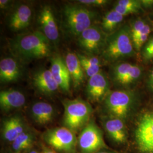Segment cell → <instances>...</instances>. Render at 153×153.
I'll return each mask as SVG.
<instances>
[{
    "instance_id": "6da1fadb",
    "label": "cell",
    "mask_w": 153,
    "mask_h": 153,
    "mask_svg": "<svg viewBox=\"0 0 153 153\" xmlns=\"http://www.w3.org/2000/svg\"><path fill=\"white\" fill-rule=\"evenodd\" d=\"M10 48L14 55L23 62L43 59L52 53L51 42L40 31L16 37L12 41Z\"/></svg>"
},
{
    "instance_id": "7a4b0ae2",
    "label": "cell",
    "mask_w": 153,
    "mask_h": 153,
    "mask_svg": "<svg viewBox=\"0 0 153 153\" xmlns=\"http://www.w3.org/2000/svg\"><path fill=\"white\" fill-rule=\"evenodd\" d=\"M137 99L134 93L126 90L110 91L104 99V108L108 117L126 122L136 109Z\"/></svg>"
},
{
    "instance_id": "3957f363",
    "label": "cell",
    "mask_w": 153,
    "mask_h": 153,
    "mask_svg": "<svg viewBox=\"0 0 153 153\" xmlns=\"http://www.w3.org/2000/svg\"><path fill=\"white\" fill-rule=\"evenodd\" d=\"M62 103L64 108V126L76 134L80 132L91 119L92 106L80 98L65 99Z\"/></svg>"
},
{
    "instance_id": "277c9868",
    "label": "cell",
    "mask_w": 153,
    "mask_h": 153,
    "mask_svg": "<svg viewBox=\"0 0 153 153\" xmlns=\"http://www.w3.org/2000/svg\"><path fill=\"white\" fill-rule=\"evenodd\" d=\"M133 48L131 30L124 26L107 38L103 55L105 60L115 61L133 55Z\"/></svg>"
},
{
    "instance_id": "5b68a950",
    "label": "cell",
    "mask_w": 153,
    "mask_h": 153,
    "mask_svg": "<svg viewBox=\"0 0 153 153\" xmlns=\"http://www.w3.org/2000/svg\"><path fill=\"white\" fill-rule=\"evenodd\" d=\"M63 16L68 31L71 35L78 36L92 26L95 15L93 11L84 6L68 5L64 8Z\"/></svg>"
},
{
    "instance_id": "8992f818",
    "label": "cell",
    "mask_w": 153,
    "mask_h": 153,
    "mask_svg": "<svg viewBox=\"0 0 153 153\" xmlns=\"http://www.w3.org/2000/svg\"><path fill=\"white\" fill-rule=\"evenodd\" d=\"M43 139L51 149L60 153H76L78 140L75 133L68 128L56 127L43 134Z\"/></svg>"
},
{
    "instance_id": "52a82bcc",
    "label": "cell",
    "mask_w": 153,
    "mask_h": 153,
    "mask_svg": "<svg viewBox=\"0 0 153 153\" xmlns=\"http://www.w3.org/2000/svg\"><path fill=\"white\" fill-rule=\"evenodd\" d=\"M135 148L138 153H153V110L140 116L133 132Z\"/></svg>"
},
{
    "instance_id": "ba28073f",
    "label": "cell",
    "mask_w": 153,
    "mask_h": 153,
    "mask_svg": "<svg viewBox=\"0 0 153 153\" xmlns=\"http://www.w3.org/2000/svg\"><path fill=\"white\" fill-rule=\"evenodd\" d=\"M77 140L81 153H97L109 148L104 141L102 130L92 119L79 132Z\"/></svg>"
},
{
    "instance_id": "9c48e42d",
    "label": "cell",
    "mask_w": 153,
    "mask_h": 153,
    "mask_svg": "<svg viewBox=\"0 0 153 153\" xmlns=\"http://www.w3.org/2000/svg\"><path fill=\"white\" fill-rule=\"evenodd\" d=\"M106 39L105 33L102 29L91 26L78 36V43L86 54L94 56L103 51Z\"/></svg>"
},
{
    "instance_id": "30bf717a",
    "label": "cell",
    "mask_w": 153,
    "mask_h": 153,
    "mask_svg": "<svg viewBox=\"0 0 153 153\" xmlns=\"http://www.w3.org/2000/svg\"><path fill=\"white\" fill-rule=\"evenodd\" d=\"M108 79L103 73L98 74L88 78L86 88L88 99L93 102H98L104 100L109 93Z\"/></svg>"
},
{
    "instance_id": "8fae6325",
    "label": "cell",
    "mask_w": 153,
    "mask_h": 153,
    "mask_svg": "<svg viewBox=\"0 0 153 153\" xmlns=\"http://www.w3.org/2000/svg\"><path fill=\"white\" fill-rule=\"evenodd\" d=\"M39 23L43 33L46 38L51 42H56L59 37V28L56 22L55 16L49 6H44L39 15Z\"/></svg>"
},
{
    "instance_id": "7c38bea8",
    "label": "cell",
    "mask_w": 153,
    "mask_h": 153,
    "mask_svg": "<svg viewBox=\"0 0 153 153\" xmlns=\"http://www.w3.org/2000/svg\"><path fill=\"white\" fill-rule=\"evenodd\" d=\"M103 127L110 140L116 144L123 145L128 142V132L124 121L107 117L104 120Z\"/></svg>"
},
{
    "instance_id": "4fadbf2b",
    "label": "cell",
    "mask_w": 153,
    "mask_h": 153,
    "mask_svg": "<svg viewBox=\"0 0 153 153\" xmlns=\"http://www.w3.org/2000/svg\"><path fill=\"white\" fill-rule=\"evenodd\" d=\"M50 71L60 89L64 93H69L71 79L64 60L59 56H56L51 60Z\"/></svg>"
},
{
    "instance_id": "5bb4252c",
    "label": "cell",
    "mask_w": 153,
    "mask_h": 153,
    "mask_svg": "<svg viewBox=\"0 0 153 153\" xmlns=\"http://www.w3.org/2000/svg\"><path fill=\"white\" fill-rule=\"evenodd\" d=\"M32 81L39 92L45 95H52L60 88L50 69H43L36 71Z\"/></svg>"
},
{
    "instance_id": "9a60e30c",
    "label": "cell",
    "mask_w": 153,
    "mask_h": 153,
    "mask_svg": "<svg viewBox=\"0 0 153 153\" xmlns=\"http://www.w3.org/2000/svg\"><path fill=\"white\" fill-rule=\"evenodd\" d=\"M32 18V9L26 4L16 7L10 15L8 25L11 30L18 32L25 29L30 25Z\"/></svg>"
},
{
    "instance_id": "2e32d148",
    "label": "cell",
    "mask_w": 153,
    "mask_h": 153,
    "mask_svg": "<svg viewBox=\"0 0 153 153\" xmlns=\"http://www.w3.org/2000/svg\"><path fill=\"white\" fill-rule=\"evenodd\" d=\"M27 129V126L22 116L14 115L3 121L2 136L4 141L12 143Z\"/></svg>"
},
{
    "instance_id": "e0dca14e",
    "label": "cell",
    "mask_w": 153,
    "mask_h": 153,
    "mask_svg": "<svg viewBox=\"0 0 153 153\" xmlns=\"http://www.w3.org/2000/svg\"><path fill=\"white\" fill-rule=\"evenodd\" d=\"M26 103L23 93L16 90H2L0 93V107L2 110L9 112L21 108Z\"/></svg>"
},
{
    "instance_id": "ac0fdd59",
    "label": "cell",
    "mask_w": 153,
    "mask_h": 153,
    "mask_svg": "<svg viewBox=\"0 0 153 153\" xmlns=\"http://www.w3.org/2000/svg\"><path fill=\"white\" fill-rule=\"evenodd\" d=\"M22 69L18 61L5 57L0 61V81L1 83L16 81L22 75Z\"/></svg>"
},
{
    "instance_id": "d6986e66",
    "label": "cell",
    "mask_w": 153,
    "mask_h": 153,
    "mask_svg": "<svg viewBox=\"0 0 153 153\" xmlns=\"http://www.w3.org/2000/svg\"><path fill=\"white\" fill-rule=\"evenodd\" d=\"M64 61L74 88H80L85 81V73L76 53L72 52L67 53Z\"/></svg>"
},
{
    "instance_id": "ffe728a7",
    "label": "cell",
    "mask_w": 153,
    "mask_h": 153,
    "mask_svg": "<svg viewBox=\"0 0 153 153\" xmlns=\"http://www.w3.org/2000/svg\"><path fill=\"white\" fill-rule=\"evenodd\" d=\"M54 107L45 102H38L33 104L31 115L34 121L39 125L45 126L51 123L54 119Z\"/></svg>"
},
{
    "instance_id": "44dd1931",
    "label": "cell",
    "mask_w": 153,
    "mask_h": 153,
    "mask_svg": "<svg viewBox=\"0 0 153 153\" xmlns=\"http://www.w3.org/2000/svg\"><path fill=\"white\" fill-rule=\"evenodd\" d=\"M35 141V133L28 129L11 143V149L15 153H21L30 151L32 149Z\"/></svg>"
},
{
    "instance_id": "7402d4cb",
    "label": "cell",
    "mask_w": 153,
    "mask_h": 153,
    "mask_svg": "<svg viewBox=\"0 0 153 153\" xmlns=\"http://www.w3.org/2000/svg\"><path fill=\"white\" fill-rule=\"evenodd\" d=\"M76 55L80 61L85 74L88 78L100 72V61L98 57L94 55L77 53Z\"/></svg>"
},
{
    "instance_id": "603a6c76",
    "label": "cell",
    "mask_w": 153,
    "mask_h": 153,
    "mask_svg": "<svg viewBox=\"0 0 153 153\" xmlns=\"http://www.w3.org/2000/svg\"><path fill=\"white\" fill-rule=\"evenodd\" d=\"M124 17L114 9L106 13L102 19L101 24L104 33L113 32L117 26L123 21Z\"/></svg>"
},
{
    "instance_id": "cb8c5ba5",
    "label": "cell",
    "mask_w": 153,
    "mask_h": 153,
    "mask_svg": "<svg viewBox=\"0 0 153 153\" xmlns=\"http://www.w3.org/2000/svg\"><path fill=\"white\" fill-rule=\"evenodd\" d=\"M134 65L127 63L121 62L116 64L112 70V78L114 81L119 85L126 76L128 75Z\"/></svg>"
},
{
    "instance_id": "d4e9b609",
    "label": "cell",
    "mask_w": 153,
    "mask_h": 153,
    "mask_svg": "<svg viewBox=\"0 0 153 153\" xmlns=\"http://www.w3.org/2000/svg\"><path fill=\"white\" fill-rule=\"evenodd\" d=\"M152 28L150 27V25L148 24H146L142 31L138 35L137 38L132 40L133 46L135 49L139 51L142 48L143 44L147 42L148 36L149 34L151 33Z\"/></svg>"
},
{
    "instance_id": "484cf974",
    "label": "cell",
    "mask_w": 153,
    "mask_h": 153,
    "mask_svg": "<svg viewBox=\"0 0 153 153\" xmlns=\"http://www.w3.org/2000/svg\"><path fill=\"white\" fill-rule=\"evenodd\" d=\"M141 69L140 67L134 65L128 75L120 83L121 86H128L131 83L136 82L141 76Z\"/></svg>"
},
{
    "instance_id": "4316f807",
    "label": "cell",
    "mask_w": 153,
    "mask_h": 153,
    "mask_svg": "<svg viewBox=\"0 0 153 153\" xmlns=\"http://www.w3.org/2000/svg\"><path fill=\"white\" fill-rule=\"evenodd\" d=\"M116 5L131 9L137 13L141 9L142 3L141 1L137 0H120L117 1Z\"/></svg>"
},
{
    "instance_id": "83f0119b",
    "label": "cell",
    "mask_w": 153,
    "mask_h": 153,
    "mask_svg": "<svg viewBox=\"0 0 153 153\" xmlns=\"http://www.w3.org/2000/svg\"><path fill=\"white\" fill-rule=\"evenodd\" d=\"M142 56L143 59L146 60L153 59V37L142 48Z\"/></svg>"
},
{
    "instance_id": "f1b7e54d",
    "label": "cell",
    "mask_w": 153,
    "mask_h": 153,
    "mask_svg": "<svg viewBox=\"0 0 153 153\" xmlns=\"http://www.w3.org/2000/svg\"><path fill=\"white\" fill-rule=\"evenodd\" d=\"M146 23L141 19H138L134 23L131 29L132 40L137 38L138 35L142 31Z\"/></svg>"
},
{
    "instance_id": "f546056e",
    "label": "cell",
    "mask_w": 153,
    "mask_h": 153,
    "mask_svg": "<svg viewBox=\"0 0 153 153\" xmlns=\"http://www.w3.org/2000/svg\"><path fill=\"white\" fill-rule=\"evenodd\" d=\"M78 2L82 5L87 6H102L108 3L106 0H80Z\"/></svg>"
},
{
    "instance_id": "4dcf8cb0",
    "label": "cell",
    "mask_w": 153,
    "mask_h": 153,
    "mask_svg": "<svg viewBox=\"0 0 153 153\" xmlns=\"http://www.w3.org/2000/svg\"><path fill=\"white\" fill-rule=\"evenodd\" d=\"M11 3V1L9 0H1L0 1V7L2 9H7Z\"/></svg>"
},
{
    "instance_id": "1f68e13d",
    "label": "cell",
    "mask_w": 153,
    "mask_h": 153,
    "mask_svg": "<svg viewBox=\"0 0 153 153\" xmlns=\"http://www.w3.org/2000/svg\"><path fill=\"white\" fill-rule=\"evenodd\" d=\"M148 85L150 88L153 91V69L151 71L148 80Z\"/></svg>"
},
{
    "instance_id": "d6a6232c",
    "label": "cell",
    "mask_w": 153,
    "mask_h": 153,
    "mask_svg": "<svg viewBox=\"0 0 153 153\" xmlns=\"http://www.w3.org/2000/svg\"><path fill=\"white\" fill-rule=\"evenodd\" d=\"M42 153H57L52 149H50L45 145H42Z\"/></svg>"
},
{
    "instance_id": "836d02e7",
    "label": "cell",
    "mask_w": 153,
    "mask_h": 153,
    "mask_svg": "<svg viewBox=\"0 0 153 153\" xmlns=\"http://www.w3.org/2000/svg\"><path fill=\"white\" fill-rule=\"evenodd\" d=\"M117 153V152H116L115 150H111L110 149H103L102 150L98 152V153Z\"/></svg>"
},
{
    "instance_id": "e575fe53",
    "label": "cell",
    "mask_w": 153,
    "mask_h": 153,
    "mask_svg": "<svg viewBox=\"0 0 153 153\" xmlns=\"http://www.w3.org/2000/svg\"><path fill=\"white\" fill-rule=\"evenodd\" d=\"M141 3L145 5H152L153 4V1H141Z\"/></svg>"
},
{
    "instance_id": "d590c367",
    "label": "cell",
    "mask_w": 153,
    "mask_h": 153,
    "mask_svg": "<svg viewBox=\"0 0 153 153\" xmlns=\"http://www.w3.org/2000/svg\"><path fill=\"white\" fill-rule=\"evenodd\" d=\"M28 153H39L37 151V150H35V149H31V150H30L29 152H28Z\"/></svg>"
}]
</instances>
